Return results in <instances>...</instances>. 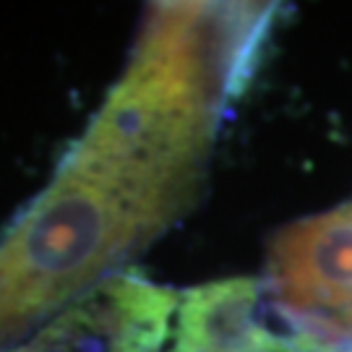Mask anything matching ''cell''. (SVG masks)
Instances as JSON below:
<instances>
[{
	"label": "cell",
	"mask_w": 352,
	"mask_h": 352,
	"mask_svg": "<svg viewBox=\"0 0 352 352\" xmlns=\"http://www.w3.org/2000/svg\"><path fill=\"white\" fill-rule=\"evenodd\" d=\"M272 3H160L50 183L0 238V350L126 272L196 206Z\"/></svg>",
	"instance_id": "cell-1"
},
{
	"label": "cell",
	"mask_w": 352,
	"mask_h": 352,
	"mask_svg": "<svg viewBox=\"0 0 352 352\" xmlns=\"http://www.w3.org/2000/svg\"><path fill=\"white\" fill-rule=\"evenodd\" d=\"M261 282L292 318L352 347V201L279 230Z\"/></svg>",
	"instance_id": "cell-2"
},
{
	"label": "cell",
	"mask_w": 352,
	"mask_h": 352,
	"mask_svg": "<svg viewBox=\"0 0 352 352\" xmlns=\"http://www.w3.org/2000/svg\"><path fill=\"white\" fill-rule=\"evenodd\" d=\"M177 305L173 287L126 269L0 352H164Z\"/></svg>",
	"instance_id": "cell-3"
},
{
	"label": "cell",
	"mask_w": 352,
	"mask_h": 352,
	"mask_svg": "<svg viewBox=\"0 0 352 352\" xmlns=\"http://www.w3.org/2000/svg\"><path fill=\"white\" fill-rule=\"evenodd\" d=\"M170 352H352V347L292 318L261 279L232 277L180 295Z\"/></svg>",
	"instance_id": "cell-4"
}]
</instances>
